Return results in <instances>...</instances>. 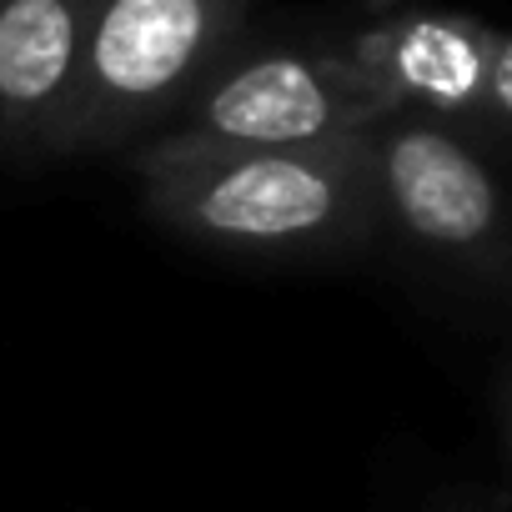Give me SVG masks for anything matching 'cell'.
I'll use <instances>...</instances> for the list:
<instances>
[{
    "instance_id": "8992f818",
    "label": "cell",
    "mask_w": 512,
    "mask_h": 512,
    "mask_svg": "<svg viewBox=\"0 0 512 512\" xmlns=\"http://www.w3.org/2000/svg\"><path fill=\"white\" fill-rule=\"evenodd\" d=\"M91 0H0V161L61 156Z\"/></svg>"
},
{
    "instance_id": "6da1fadb",
    "label": "cell",
    "mask_w": 512,
    "mask_h": 512,
    "mask_svg": "<svg viewBox=\"0 0 512 512\" xmlns=\"http://www.w3.org/2000/svg\"><path fill=\"white\" fill-rule=\"evenodd\" d=\"M146 216L246 262H342L377 241L362 131L317 146H231L156 131L131 146Z\"/></svg>"
},
{
    "instance_id": "277c9868",
    "label": "cell",
    "mask_w": 512,
    "mask_h": 512,
    "mask_svg": "<svg viewBox=\"0 0 512 512\" xmlns=\"http://www.w3.org/2000/svg\"><path fill=\"white\" fill-rule=\"evenodd\" d=\"M387 111L392 101L347 46L241 36L161 131L231 146H317L357 136Z\"/></svg>"
},
{
    "instance_id": "3957f363",
    "label": "cell",
    "mask_w": 512,
    "mask_h": 512,
    "mask_svg": "<svg viewBox=\"0 0 512 512\" xmlns=\"http://www.w3.org/2000/svg\"><path fill=\"white\" fill-rule=\"evenodd\" d=\"M256 0H91L81 91L61 156L131 151L156 136L246 36Z\"/></svg>"
},
{
    "instance_id": "5b68a950",
    "label": "cell",
    "mask_w": 512,
    "mask_h": 512,
    "mask_svg": "<svg viewBox=\"0 0 512 512\" xmlns=\"http://www.w3.org/2000/svg\"><path fill=\"white\" fill-rule=\"evenodd\" d=\"M347 56L382 86L392 111L462 126L492 146L512 121V41L462 11H397L347 41Z\"/></svg>"
},
{
    "instance_id": "7a4b0ae2",
    "label": "cell",
    "mask_w": 512,
    "mask_h": 512,
    "mask_svg": "<svg viewBox=\"0 0 512 512\" xmlns=\"http://www.w3.org/2000/svg\"><path fill=\"white\" fill-rule=\"evenodd\" d=\"M497 151L502 146L417 111H387L362 131L377 236L392 231L427 272L492 302L507 297L512 272Z\"/></svg>"
},
{
    "instance_id": "52a82bcc",
    "label": "cell",
    "mask_w": 512,
    "mask_h": 512,
    "mask_svg": "<svg viewBox=\"0 0 512 512\" xmlns=\"http://www.w3.org/2000/svg\"><path fill=\"white\" fill-rule=\"evenodd\" d=\"M492 512H497V507H492Z\"/></svg>"
}]
</instances>
